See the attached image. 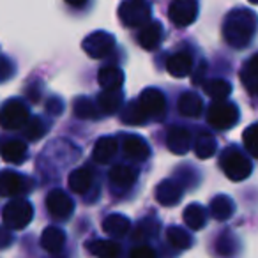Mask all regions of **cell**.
I'll list each match as a JSON object with an SVG mask.
<instances>
[{"label":"cell","mask_w":258,"mask_h":258,"mask_svg":"<svg viewBox=\"0 0 258 258\" xmlns=\"http://www.w3.org/2000/svg\"><path fill=\"white\" fill-rule=\"evenodd\" d=\"M258 29V18L253 11L233 9L223 23V36L232 48H246Z\"/></svg>","instance_id":"6da1fadb"},{"label":"cell","mask_w":258,"mask_h":258,"mask_svg":"<svg viewBox=\"0 0 258 258\" xmlns=\"http://www.w3.org/2000/svg\"><path fill=\"white\" fill-rule=\"evenodd\" d=\"M219 166L230 180H244L251 175V161L237 147H228L221 152Z\"/></svg>","instance_id":"7a4b0ae2"},{"label":"cell","mask_w":258,"mask_h":258,"mask_svg":"<svg viewBox=\"0 0 258 258\" xmlns=\"http://www.w3.org/2000/svg\"><path fill=\"white\" fill-rule=\"evenodd\" d=\"M34 218V207L25 198H13L2 211V221L9 230H23Z\"/></svg>","instance_id":"3957f363"},{"label":"cell","mask_w":258,"mask_h":258,"mask_svg":"<svg viewBox=\"0 0 258 258\" xmlns=\"http://www.w3.org/2000/svg\"><path fill=\"white\" fill-rule=\"evenodd\" d=\"M118 20L129 29H144L151 23V6L144 0H127L118 8Z\"/></svg>","instance_id":"277c9868"},{"label":"cell","mask_w":258,"mask_h":258,"mask_svg":"<svg viewBox=\"0 0 258 258\" xmlns=\"http://www.w3.org/2000/svg\"><path fill=\"white\" fill-rule=\"evenodd\" d=\"M207 122L216 129H228L239 122V108L228 101H216L207 110Z\"/></svg>","instance_id":"5b68a950"},{"label":"cell","mask_w":258,"mask_h":258,"mask_svg":"<svg viewBox=\"0 0 258 258\" xmlns=\"http://www.w3.org/2000/svg\"><path fill=\"white\" fill-rule=\"evenodd\" d=\"M30 120V111L25 103L20 99H9L0 108V127L4 129H20L25 127Z\"/></svg>","instance_id":"8992f818"},{"label":"cell","mask_w":258,"mask_h":258,"mask_svg":"<svg viewBox=\"0 0 258 258\" xmlns=\"http://www.w3.org/2000/svg\"><path fill=\"white\" fill-rule=\"evenodd\" d=\"M82 48L89 57L103 58L115 48V37L108 32L97 30V32H92L83 39Z\"/></svg>","instance_id":"52a82bcc"},{"label":"cell","mask_w":258,"mask_h":258,"mask_svg":"<svg viewBox=\"0 0 258 258\" xmlns=\"http://www.w3.org/2000/svg\"><path fill=\"white\" fill-rule=\"evenodd\" d=\"M32 189V180L13 170H6L0 173V197H20Z\"/></svg>","instance_id":"ba28073f"},{"label":"cell","mask_w":258,"mask_h":258,"mask_svg":"<svg viewBox=\"0 0 258 258\" xmlns=\"http://www.w3.org/2000/svg\"><path fill=\"white\" fill-rule=\"evenodd\" d=\"M46 209L51 218L64 221V219L71 218L73 211H75V204H73V200L69 198V195L66 191L53 189L46 197Z\"/></svg>","instance_id":"9c48e42d"},{"label":"cell","mask_w":258,"mask_h":258,"mask_svg":"<svg viewBox=\"0 0 258 258\" xmlns=\"http://www.w3.org/2000/svg\"><path fill=\"white\" fill-rule=\"evenodd\" d=\"M198 4L195 0H175L168 8V18L173 25L187 27L197 20Z\"/></svg>","instance_id":"30bf717a"},{"label":"cell","mask_w":258,"mask_h":258,"mask_svg":"<svg viewBox=\"0 0 258 258\" xmlns=\"http://www.w3.org/2000/svg\"><path fill=\"white\" fill-rule=\"evenodd\" d=\"M142 110L147 113V117H161L166 110L165 94L158 89H145L138 97Z\"/></svg>","instance_id":"8fae6325"},{"label":"cell","mask_w":258,"mask_h":258,"mask_svg":"<svg viewBox=\"0 0 258 258\" xmlns=\"http://www.w3.org/2000/svg\"><path fill=\"white\" fill-rule=\"evenodd\" d=\"M122 151L125 152V156L137 161H145L151 156V147L138 135H125L122 138Z\"/></svg>","instance_id":"7c38bea8"},{"label":"cell","mask_w":258,"mask_h":258,"mask_svg":"<svg viewBox=\"0 0 258 258\" xmlns=\"http://www.w3.org/2000/svg\"><path fill=\"white\" fill-rule=\"evenodd\" d=\"M182 186L177 184L175 180H163L158 187H156V198L161 205L165 207H173L180 202L182 197Z\"/></svg>","instance_id":"4fadbf2b"},{"label":"cell","mask_w":258,"mask_h":258,"mask_svg":"<svg viewBox=\"0 0 258 258\" xmlns=\"http://www.w3.org/2000/svg\"><path fill=\"white\" fill-rule=\"evenodd\" d=\"M166 145L173 154H186L191 149V133L186 127H172L166 137Z\"/></svg>","instance_id":"5bb4252c"},{"label":"cell","mask_w":258,"mask_h":258,"mask_svg":"<svg viewBox=\"0 0 258 258\" xmlns=\"http://www.w3.org/2000/svg\"><path fill=\"white\" fill-rule=\"evenodd\" d=\"M193 68V58L187 51H177L166 62V71L173 76V78H184L191 73Z\"/></svg>","instance_id":"9a60e30c"},{"label":"cell","mask_w":258,"mask_h":258,"mask_svg":"<svg viewBox=\"0 0 258 258\" xmlns=\"http://www.w3.org/2000/svg\"><path fill=\"white\" fill-rule=\"evenodd\" d=\"M87 251L97 258H120V244L115 240L94 239L85 244Z\"/></svg>","instance_id":"2e32d148"},{"label":"cell","mask_w":258,"mask_h":258,"mask_svg":"<svg viewBox=\"0 0 258 258\" xmlns=\"http://www.w3.org/2000/svg\"><path fill=\"white\" fill-rule=\"evenodd\" d=\"M64 244H66L64 230L58 228V226H48V228H44L43 235H41V246H43L44 251L57 254L64 247Z\"/></svg>","instance_id":"e0dca14e"},{"label":"cell","mask_w":258,"mask_h":258,"mask_svg":"<svg viewBox=\"0 0 258 258\" xmlns=\"http://www.w3.org/2000/svg\"><path fill=\"white\" fill-rule=\"evenodd\" d=\"M161 39H163V25L159 22L147 23V25L140 30V37H138L142 48L149 51L156 50V48L159 46V43H161Z\"/></svg>","instance_id":"ac0fdd59"},{"label":"cell","mask_w":258,"mask_h":258,"mask_svg":"<svg viewBox=\"0 0 258 258\" xmlns=\"http://www.w3.org/2000/svg\"><path fill=\"white\" fill-rule=\"evenodd\" d=\"M97 82L104 90H120L122 83H124V73L117 66H104L99 69Z\"/></svg>","instance_id":"d6986e66"},{"label":"cell","mask_w":258,"mask_h":258,"mask_svg":"<svg viewBox=\"0 0 258 258\" xmlns=\"http://www.w3.org/2000/svg\"><path fill=\"white\" fill-rule=\"evenodd\" d=\"M118 144L115 138L111 137H103L97 140V144L94 145V159H96L99 165H108V163L113 159V156L117 154Z\"/></svg>","instance_id":"ffe728a7"},{"label":"cell","mask_w":258,"mask_h":258,"mask_svg":"<svg viewBox=\"0 0 258 258\" xmlns=\"http://www.w3.org/2000/svg\"><path fill=\"white\" fill-rule=\"evenodd\" d=\"M94 175L89 168H76L69 173V189L76 195H85L92 186Z\"/></svg>","instance_id":"44dd1931"},{"label":"cell","mask_w":258,"mask_h":258,"mask_svg":"<svg viewBox=\"0 0 258 258\" xmlns=\"http://www.w3.org/2000/svg\"><path fill=\"white\" fill-rule=\"evenodd\" d=\"M129 226H131V221L122 214H110L108 218H104V221H103L104 233H108V235L113 237V239L124 237L125 233L129 232Z\"/></svg>","instance_id":"7402d4cb"},{"label":"cell","mask_w":258,"mask_h":258,"mask_svg":"<svg viewBox=\"0 0 258 258\" xmlns=\"http://www.w3.org/2000/svg\"><path fill=\"white\" fill-rule=\"evenodd\" d=\"M240 80H242L247 92L258 96V53L253 55L244 64L242 71H240Z\"/></svg>","instance_id":"603a6c76"},{"label":"cell","mask_w":258,"mask_h":258,"mask_svg":"<svg viewBox=\"0 0 258 258\" xmlns=\"http://www.w3.org/2000/svg\"><path fill=\"white\" fill-rule=\"evenodd\" d=\"M2 159L6 163H11V165H23L27 159V145L20 140H11L2 147Z\"/></svg>","instance_id":"cb8c5ba5"},{"label":"cell","mask_w":258,"mask_h":258,"mask_svg":"<svg viewBox=\"0 0 258 258\" xmlns=\"http://www.w3.org/2000/svg\"><path fill=\"white\" fill-rule=\"evenodd\" d=\"M110 180L118 187H131L137 180V172L127 165H115L110 170Z\"/></svg>","instance_id":"d4e9b609"},{"label":"cell","mask_w":258,"mask_h":258,"mask_svg":"<svg viewBox=\"0 0 258 258\" xmlns=\"http://www.w3.org/2000/svg\"><path fill=\"white\" fill-rule=\"evenodd\" d=\"M202 99L198 94L195 92H184L179 97V111L184 117H198L202 113Z\"/></svg>","instance_id":"484cf974"},{"label":"cell","mask_w":258,"mask_h":258,"mask_svg":"<svg viewBox=\"0 0 258 258\" xmlns=\"http://www.w3.org/2000/svg\"><path fill=\"white\" fill-rule=\"evenodd\" d=\"M233 211H235V205L225 195H219L211 202V214L218 221H226L228 218H232Z\"/></svg>","instance_id":"4316f807"},{"label":"cell","mask_w":258,"mask_h":258,"mask_svg":"<svg viewBox=\"0 0 258 258\" xmlns=\"http://www.w3.org/2000/svg\"><path fill=\"white\" fill-rule=\"evenodd\" d=\"M205 221H207V212L202 205L191 204L184 209V223L191 230H202L205 226Z\"/></svg>","instance_id":"83f0119b"},{"label":"cell","mask_w":258,"mask_h":258,"mask_svg":"<svg viewBox=\"0 0 258 258\" xmlns=\"http://www.w3.org/2000/svg\"><path fill=\"white\" fill-rule=\"evenodd\" d=\"M122 106L120 90H103L97 96V108L104 113H115Z\"/></svg>","instance_id":"f1b7e54d"},{"label":"cell","mask_w":258,"mask_h":258,"mask_svg":"<svg viewBox=\"0 0 258 258\" xmlns=\"http://www.w3.org/2000/svg\"><path fill=\"white\" fill-rule=\"evenodd\" d=\"M204 92L207 94L209 97H212L214 103L216 101H225L226 97L232 94V85H230L226 80L214 78L204 83Z\"/></svg>","instance_id":"f546056e"},{"label":"cell","mask_w":258,"mask_h":258,"mask_svg":"<svg viewBox=\"0 0 258 258\" xmlns=\"http://www.w3.org/2000/svg\"><path fill=\"white\" fill-rule=\"evenodd\" d=\"M166 239L177 249H187L193 244L191 235L184 228H180V226H170L168 232H166Z\"/></svg>","instance_id":"4dcf8cb0"},{"label":"cell","mask_w":258,"mask_h":258,"mask_svg":"<svg viewBox=\"0 0 258 258\" xmlns=\"http://www.w3.org/2000/svg\"><path fill=\"white\" fill-rule=\"evenodd\" d=\"M195 152L200 159H209L211 156H214L216 152V140L212 135L209 133H202L198 135L197 142H195Z\"/></svg>","instance_id":"1f68e13d"},{"label":"cell","mask_w":258,"mask_h":258,"mask_svg":"<svg viewBox=\"0 0 258 258\" xmlns=\"http://www.w3.org/2000/svg\"><path fill=\"white\" fill-rule=\"evenodd\" d=\"M73 110H75L76 117L83 118V120H94L97 117V104H94L87 97H78L73 104Z\"/></svg>","instance_id":"d6a6232c"},{"label":"cell","mask_w":258,"mask_h":258,"mask_svg":"<svg viewBox=\"0 0 258 258\" xmlns=\"http://www.w3.org/2000/svg\"><path fill=\"white\" fill-rule=\"evenodd\" d=\"M147 113L142 110L140 103L138 101H133V103H129L124 110V115H122V122L125 124H131V125H138V124H144L147 120Z\"/></svg>","instance_id":"836d02e7"},{"label":"cell","mask_w":258,"mask_h":258,"mask_svg":"<svg viewBox=\"0 0 258 258\" xmlns=\"http://www.w3.org/2000/svg\"><path fill=\"white\" fill-rule=\"evenodd\" d=\"M242 142L246 151L249 152L253 158H258V124H253L244 131Z\"/></svg>","instance_id":"e575fe53"},{"label":"cell","mask_w":258,"mask_h":258,"mask_svg":"<svg viewBox=\"0 0 258 258\" xmlns=\"http://www.w3.org/2000/svg\"><path fill=\"white\" fill-rule=\"evenodd\" d=\"M44 133H46V124H44L39 117H32L29 122H27V125H25L27 140H30V142L37 140V138H41Z\"/></svg>","instance_id":"d590c367"},{"label":"cell","mask_w":258,"mask_h":258,"mask_svg":"<svg viewBox=\"0 0 258 258\" xmlns=\"http://www.w3.org/2000/svg\"><path fill=\"white\" fill-rule=\"evenodd\" d=\"M158 233V223L154 219H144V221L138 225L137 232H135V239H140V240H145L149 237L156 235Z\"/></svg>","instance_id":"8d00e7d4"},{"label":"cell","mask_w":258,"mask_h":258,"mask_svg":"<svg viewBox=\"0 0 258 258\" xmlns=\"http://www.w3.org/2000/svg\"><path fill=\"white\" fill-rule=\"evenodd\" d=\"M233 237L230 235V233H225V235H221V239L218 240V246H216V249H218V253L221 254V256H230V254L233 253Z\"/></svg>","instance_id":"74e56055"},{"label":"cell","mask_w":258,"mask_h":258,"mask_svg":"<svg viewBox=\"0 0 258 258\" xmlns=\"http://www.w3.org/2000/svg\"><path fill=\"white\" fill-rule=\"evenodd\" d=\"M129 258H158V254H156V251L149 246H137L131 249Z\"/></svg>","instance_id":"f35d334b"},{"label":"cell","mask_w":258,"mask_h":258,"mask_svg":"<svg viewBox=\"0 0 258 258\" xmlns=\"http://www.w3.org/2000/svg\"><path fill=\"white\" fill-rule=\"evenodd\" d=\"M13 244V233L6 226H0V249H6Z\"/></svg>","instance_id":"ab89813d"},{"label":"cell","mask_w":258,"mask_h":258,"mask_svg":"<svg viewBox=\"0 0 258 258\" xmlns=\"http://www.w3.org/2000/svg\"><path fill=\"white\" fill-rule=\"evenodd\" d=\"M205 73V64H200V69H198V73H195L193 75V83L197 85V83H202V76H204Z\"/></svg>","instance_id":"60d3db41"}]
</instances>
